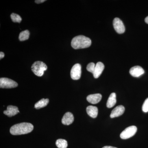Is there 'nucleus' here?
Wrapping results in <instances>:
<instances>
[{"label": "nucleus", "mask_w": 148, "mask_h": 148, "mask_svg": "<svg viewBox=\"0 0 148 148\" xmlns=\"http://www.w3.org/2000/svg\"><path fill=\"white\" fill-rule=\"evenodd\" d=\"M29 35H30V33L28 30L23 31L19 34V37H18L19 40L23 41L29 39Z\"/></svg>", "instance_id": "nucleus-17"}, {"label": "nucleus", "mask_w": 148, "mask_h": 148, "mask_svg": "<svg viewBox=\"0 0 148 148\" xmlns=\"http://www.w3.org/2000/svg\"><path fill=\"white\" fill-rule=\"evenodd\" d=\"M10 16L12 20L14 22L20 23L21 20H22V18H21V16L18 14H16L12 13L11 14Z\"/></svg>", "instance_id": "nucleus-19"}, {"label": "nucleus", "mask_w": 148, "mask_h": 148, "mask_svg": "<svg viewBox=\"0 0 148 148\" xmlns=\"http://www.w3.org/2000/svg\"><path fill=\"white\" fill-rule=\"evenodd\" d=\"M34 127V125L31 123H21L12 126L10 129V132L12 135H24L32 132Z\"/></svg>", "instance_id": "nucleus-1"}, {"label": "nucleus", "mask_w": 148, "mask_h": 148, "mask_svg": "<svg viewBox=\"0 0 148 148\" xmlns=\"http://www.w3.org/2000/svg\"><path fill=\"white\" fill-rule=\"evenodd\" d=\"M18 84L13 80L7 78H1L0 87L3 88H11L17 87Z\"/></svg>", "instance_id": "nucleus-5"}, {"label": "nucleus", "mask_w": 148, "mask_h": 148, "mask_svg": "<svg viewBox=\"0 0 148 148\" xmlns=\"http://www.w3.org/2000/svg\"><path fill=\"white\" fill-rule=\"evenodd\" d=\"M74 117L71 113L68 112L64 114L62 119V123L65 125H69L73 122Z\"/></svg>", "instance_id": "nucleus-13"}, {"label": "nucleus", "mask_w": 148, "mask_h": 148, "mask_svg": "<svg viewBox=\"0 0 148 148\" xmlns=\"http://www.w3.org/2000/svg\"><path fill=\"white\" fill-rule=\"evenodd\" d=\"M47 69V66L42 61H36L32 66V71L35 75L38 77L42 76L44 72L46 71Z\"/></svg>", "instance_id": "nucleus-3"}, {"label": "nucleus", "mask_w": 148, "mask_h": 148, "mask_svg": "<svg viewBox=\"0 0 148 148\" xmlns=\"http://www.w3.org/2000/svg\"><path fill=\"white\" fill-rule=\"evenodd\" d=\"M137 131V127L134 125L127 127L121 133L120 137L122 139L126 140L131 138L135 135Z\"/></svg>", "instance_id": "nucleus-4"}, {"label": "nucleus", "mask_w": 148, "mask_h": 148, "mask_svg": "<svg viewBox=\"0 0 148 148\" xmlns=\"http://www.w3.org/2000/svg\"><path fill=\"white\" fill-rule=\"evenodd\" d=\"M125 112V108L123 106H119L116 107L112 111L110 116L111 118L119 117L122 115Z\"/></svg>", "instance_id": "nucleus-11"}, {"label": "nucleus", "mask_w": 148, "mask_h": 148, "mask_svg": "<svg viewBox=\"0 0 148 148\" xmlns=\"http://www.w3.org/2000/svg\"><path fill=\"white\" fill-rule=\"evenodd\" d=\"M130 73L132 76L138 77L145 73L144 69L140 66H135L132 67L130 70Z\"/></svg>", "instance_id": "nucleus-8"}, {"label": "nucleus", "mask_w": 148, "mask_h": 148, "mask_svg": "<svg viewBox=\"0 0 148 148\" xmlns=\"http://www.w3.org/2000/svg\"><path fill=\"white\" fill-rule=\"evenodd\" d=\"M91 44L90 39L82 35L74 37L71 41L72 47L75 49L86 48L89 47Z\"/></svg>", "instance_id": "nucleus-2"}, {"label": "nucleus", "mask_w": 148, "mask_h": 148, "mask_svg": "<svg viewBox=\"0 0 148 148\" xmlns=\"http://www.w3.org/2000/svg\"><path fill=\"white\" fill-rule=\"evenodd\" d=\"M142 110L144 112H148V98L143 103Z\"/></svg>", "instance_id": "nucleus-21"}, {"label": "nucleus", "mask_w": 148, "mask_h": 148, "mask_svg": "<svg viewBox=\"0 0 148 148\" xmlns=\"http://www.w3.org/2000/svg\"><path fill=\"white\" fill-rule=\"evenodd\" d=\"M88 114L92 118H95L98 114V108L95 106H89L86 109Z\"/></svg>", "instance_id": "nucleus-14"}, {"label": "nucleus", "mask_w": 148, "mask_h": 148, "mask_svg": "<svg viewBox=\"0 0 148 148\" xmlns=\"http://www.w3.org/2000/svg\"><path fill=\"white\" fill-rule=\"evenodd\" d=\"M49 102L48 99H43L37 102L35 105V108L36 109H40L46 107Z\"/></svg>", "instance_id": "nucleus-16"}, {"label": "nucleus", "mask_w": 148, "mask_h": 148, "mask_svg": "<svg viewBox=\"0 0 148 148\" xmlns=\"http://www.w3.org/2000/svg\"><path fill=\"white\" fill-rule=\"evenodd\" d=\"M4 53L3 52H2V51H1V52H0V59H1L2 58H3L4 57Z\"/></svg>", "instance_id": "nucleus-23"}, {"label": "nucleus", "mask_w": 148, "mask_h": 148, "mask_svg": "<svg viewBox=\"0 0 148 148\" xmlns=\"http://www.w3.org/2000/svg\"><path fill=\"white\" fill-rule=\"evenodd\" d=\"M116 103V94L115 92L111 93L107 103V107L109 108H112Z\"/></svg>", "instance_id": "nucleus-15"}, {"label": "nucleus", "mask_w": 148, "mask_h": 148, "mask_svg": "<svg viewBox=\"0 0 148 148\" xmlns=\"http://www.w3.org/2000/svg\"><path fill=\"white\" fill-rule=\"evenodd\" d=\"M95 66V64L94 63H90L87 65V67H86V69L88 72H90V73L93 74Z\"/></svg>", "instance_id": "nucleus-20"}, {"label": "nucleus", "mask_w": 148, "mask_h": 148, "mask_svg": "<svg viewBox=\"0 0 148 148\" xmlns=\"http://www.w3.org/2000/svg\"><path fill=\"white\" fill-rule=\"evenodd\" d=\"M102 98V96L101 94L96 93L88 95L86 99L89 103L92 104H95L99 103L101 101Z\"/></svg>", "instance_id": "nucleus-12"}, {"label": "nucleus", "mask_w": 148, "mask_h": 148, "mask_svg": "<svg viewBox=\"0 0 148 148\" xmlns=\"http://www.w3.org/2000/svg\"><path fill=\"white\" fill-rule=\"evenodd\" d=\"M145 21L147 24H148V16H147V17L145 19Z\"/></svg>", "instance_id": "nucleus-25"}, {"label": "nucleus", "mask_w": 148, "mask_h": 148, "mask_svg": "<svg viewBox=\"0 0 148 148\" xmlns=\"http://www.w3.org/2000/svg\"><path fill=\"white\" fill-rule=\"evenodd\" d=\"M19 112L18 108L12 106H8L7 110L3 112V113L9 117L14 116Z\"/></svg>", "instance_id": "nucleus-10"}, {"label": "nucleus", "mask_w": 148, "mask_h": 148, "mask_svg": "<svg viewBox=\"0 0 148 148\" xmlns=\"http://www.w3.org/2000/svg\"><path fill=\"white\" fill-rule=\"evenodd\" d=\"M56 145L58 148H67L68 145L67 141L61 139L56 140Z\"/></svg>", "instance_id": "nucleus-18"}, {"label": "nucleus", "mask_w": 148, "mask_h": 148, "mask_svg": "<svg viewBox=\"0 0 148 148\" xmlns=\"http://www.w3.org/2000/svg\"><path fill=\"white\" fill-rule=\"evenodd\" d=\"M45 1V0H36V1H35V3H36L39 4L41 3L44 2Z\"/></svg>", "instance_id": "nucleus-22"}, {"label": "nucleus", "mask_w": 148, "mask_h": 148, "mask_svg": "<svg viewBox=\"0 0 148 148\" xmlns=\"http://www.w3.org/2000/svg\"><path fill=\"white\" fill-rule=\"evenodd\" d=\"M81 66L80 64H76L72 67L71 71V77L73 80H78L81 76Z\"/></svg>", "instance_id": "nucleus-6"}, {"label": "nucleus", "mask_w": 148, "mask_h": 148, "mask_svg": "<svg viewBox=\"0 0 148 148\" xmlns=\"http://www.w3.org/2000/svg\"><path fill=\"white\" fill-rule=\"evenodd\" d=\"M113 26L116 32L119 34H122L125 31L124 24L122 21L119 18H115L114 19Z\"/></svg>", "instance_id": "nucleus-7"}, {"label": "nucleus", "mask_w": 148, "mask_h": 148, "mask_svg": "<svg viewBox=\"0 0 148 148\" xmlns=\"http://www.w3.org/2000/svg\"><path fill=\"white\" fill-rule=\"evenodd\" d=\"M102 148H117L115 147H111V146H105Z\"/></svg>", "instance_id": "nucleus-24"}, {"label": "nucleus", "mask_w": 148, "mask_h": 148, "mask_svg": "<svg viewBox=\"0 0 148 148\" xmlns=\"http://www.w3.org/2000/svg\"><path fill=\"white\" fill-rule=\"evenodd\" d=\"M105 69V66L103 63L98 62L95 64V69L93 73V75L95 78H98L101 76L102 72Z\"/></svg>", "instance_id": "nucleus-9"}]
</instances>
